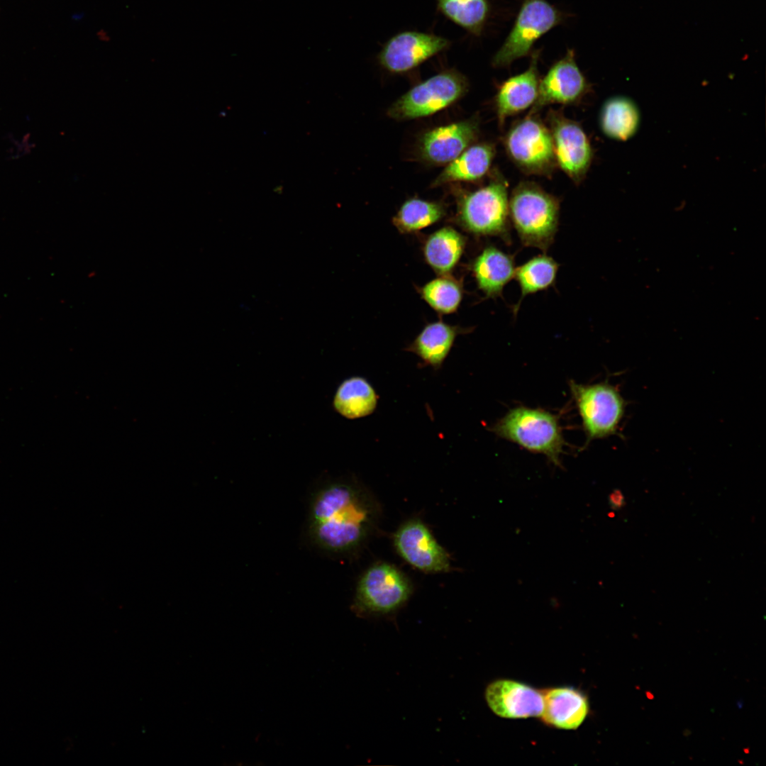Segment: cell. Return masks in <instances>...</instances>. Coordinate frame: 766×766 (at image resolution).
Here are the masks:
<instances>
[{
  "label": "cell",
  "instance_id": "1",
  "mask_svg": "<svg viewBox=\"0 0 766 766\" xmlns=\"http://www.w3.org/2000/svg\"><path fill=\"white\" fill-rule=\"evenodd\" d=\"M369 495L355 482L336 481L320 488L310 505L308 535L318 548L332 553L355 548L375 516Z\"/></svg>",
  "mask_w": 766,
  "mask_h": 766
},
{
  "label": "cell",
  "instance_id": "2",
  "mask_svg": "<svg viewBox=\"0 0 766 766\" xmlns=\"http://www.w3.org/2000/svg\"><path fill=\"white\" fill-rule=\"evenodd\" d=\"M509 219L523 245L547 252L558 228L560 201L538 184L523 181L509 199Z\"/></svg>",
  "mask_w": 766,
  "mask_h": 766
},
{
  "label": "cell",
  "instance_id": "3",
  "mask_svg": "<svg viewBox=\"0 0 766 766\" xmlns=\"http://www.w3.org/2000/svg\"><path fill=\"white\" fill-rule=\"evenodd\" d=\"M489 429L497 436L542 454L555 466L561 467L566 443L556 415L540 409L518 406L509 410Z\"/></svg>",
  "mask_w": 766,
  "mask_h": 766
},
{
  "label": "cell",
  "instance_id": "4",
  "mask_svg": "<svg viewBox=\"0 0 766 766\" xmlns=\"http://www.w3.org/2000/svg\"><path fill=\"white\" fill-rule=\"evenodd\" d=\"M457 218L474 235L498 236L510 243L508 182L504 176L496 173L487 185L464 194Z\"/></svg>",
  "mask_w": 766,
  "mask_h": 766
},
{
  "label": "cell",
  "instance_id": "5",
  "mask_svg": "<svg viewBox=\"0 0 766 766\" xmlns=\"http://www.w3.org/2000/svg\"><path fill=\"white\" fill-rule=\"evenodd\" d=\"M467 89L462 74L446 70L412 87L389 107L387 115L401 121L428 116L459 100Z\"/></svg>",
  "mask_w": 766,
  "mask_h": 766
},
{
  "label": "cell",
  "instance_id": "6",
  "mask_svg": "<svg viewBox=\"0 0 766 766\" xmlns=\"http://www.w3.org/2000/svg\"><path fill=\"white\" fill-rule=\"evenodd\" d=\"M569 387L580 416L587 443L617 433L626 402L619 391L607 382L582 384L573 380Z\"/></svg>",
  "mask_w": 766,
  "mask_h": 766
},
{
  "label": "cell",
  "instance_id": "7",
  "mask_svg": "<svg viewBox=\"0 0 766 766\" xmlns=\"http://www.w3.org/2000/svg\"><path fill=\"white\" fill-rule=\"evenodd\" d=\"M504 143L510 160L526 174L550 176L557 166L550 131L535 114L515 122Z\"/></svg>",
  "mask_w": 766,
  "mask_h": 766
},
{
  "label": "cell",
  "instance_id": "8",
  "mask_svg": "<svg viewBox=\"0 0 766 766\" xmlns=\"http://www.w3.org/2000/svg\"><path fill=\"white\" fill-rule=\"evenodd\" d=\"M563 18L562 13L547 0H523L513 28L493 57V66L506 67L529 55L535 43Z\"/></svg>",
  "mask_w": 766,
  "mask_h": 766
},
{
  "label": "cell",
  "instance_id": "9",
  "mask_svg": "<svg viewBox=\"0 0 766 766\" xmlns=\"http://www.w3.org/2000/svg\"><path fill=\"white\" fill-rule=\"evenodd\" d=\"M411 585L396 567L378 563L370 567L360 579L353 610L359 615L392 613L409 599Z\"/></svg>",
  "mask_w": 766,
  "mask_h": 766
},
{
  "label": "cell",
  "instance_id": "10",
  "mask_svg": "<svg viewBox=\"0 0 766 766\" xmlns=\"http://www.w3.org/2000/svg\"><path fill=\"white\" fill-rule=\"evenodd\" d=\"M556 165L576 184L584 179L592 162L593 150L582 127L561 111L547 115Z\"/></svg>",
  "mask_w": 766,
  "mask_h": 766
},
{
  "label": "cell",
  "instance_id": "11",
  "mask_svg": "<svg viewBox=\"0 0 766 766\" xmlns=\"http://www.w3.org/2000/svg\"><path fill=\"white\" fill-rule=\"evenodd\" d=\"M450 45V40L440 35L404 30L385 42L377 55V60L387 71L401 74L415 69Z\"/></svg>",
  "mask_w": 766,
  "mask_h": 766
},
{
  "label": "cell",
  "instance_id": "12",
  "mask_svg": "<svg viewBox=\"0 0 766 766\" xmlns=\"http://www.w3.org/2000/svg\"><path fill=\"white\" fill-rule=\"evenodd\" d=\"M589 91V84L578 67L574 50L555 62L539 82L538 96L528 114H536L544 106L579 102Z\"/></svg>",
  "mask_w": 766,
  "mask_h": 766
},
{
  "label": "cell",
  "instance_id": "13",
  "mask_svg": "<svg viewBox=\"0 0 766 766\" xmlns=\"http://www.w3.org/2000/svg\"><path fill=\"white\" fill-rule=\"evenodd\" d=\"M394 546L401 557L425 572H444L450 569V557L420 520L404 523L394 536Z\"/></svg>",
  "mask_w": 766,
  "mask_h": 766
},
{
  "label": "cell",
  "instance_id": "14",
  "mask_svg": "<svg viewBox=\"0 0 766 766\" xmlns=\"http://www.w3.org/2000/svg\"><path fill=\"white\" fill-rule=\"evenodd\" d=\"M484 696L489 709L502 718L540 717L543 712L541 690L516 680L493 681L487 687Z\"/></svg>",
  "mask_w": 766,
  "mask_h": 766
},
{
  "label": "cell",
  "instance_id": "15",
  "mask_svg": "<svg viewBox=\"0 0 766 766\" xmlns=\"http://www.w3.org/2000/svg\"><path fill=\"white\" fill-rule=\"evenodd\" d=\"M479 123L476 119L455 122L425 133L418 143V153L433 165L448 164L476 140Z\"/></svg>",
  "mask_w": 766,
  "mask_h": 766
},
{
  "label": "cell",
  "instance_id": "16",
  "mask_svg": "<svg viewBox=\"0 0 766 766\" xmlns=\"http://www.w3.org/2000/svg\"><path fill=\"white\" fill-rule=\"evenodd\" d=\"M543 709L540 719L548 726L558 729L579 728L589 712L586 694L572 687H555L541 690Z\"/></svg>",
  "mask_w": 766,
  "mask_h": 766
},
{
  "label": "cell",
  "instance_id": "17",
  "mask_svg": "<svg viewBox=\"0 0 766 766\" xmlns=\"http://www.w3.org/2000/svg\"><path fill=\"white\" fill-rule=\"evenodd\" d=\"M538 51L532 52L528 68L505 80L494 98V105L499 126L506 119L517 114L535 103L538 91Z\"/></svg>",
  "mask_w": 766,
  "mask_h": 766
},
{
  "label": "cell",
  "instance_id": "18",
  "mask_svg": "<svg viewBox=\"0 0 766 766\" xmlns=\"http://www.w3.org/2000/svg\"><path fill=\"white\" fill-rule=\"evenodd\" d=\"M471 267L478 288L487 298L501 296L516 270L514 257L493 245L484 248Z\"/></svg>",
  "mask_w": 766,
  "mask_h": 766
},
{
  "label": "cell",
  "instance_id": "19",
  "mask_svg": "<svg viewBox=\"0 0 766 766\" xmlns=\"http://www.w3.org/2000/svg\"><path fill=\"white\" fill-rule=\"evenodd\" d=\"M463 333L464 329L441 321L431 323L426 325L404 350L421 359V367L430 366L438 371L442 367L457 335Z\"/></svg>",
  "mask_w": 766,
  "mask_h": 766
},
{
  "label": "cell",
  "instance_id": "20",
  "mask_svg": "<svg viewBox=\"0 0 766 766\" xmlns=\"http://www.w3.org/2000/svg\"><path fill=\"white\" fill-rule=\"evenodd\" d=\"M495 153V147L492 143H481L470 145L448 163L433 182L432 187L481 179L489 170Z\"/></svg>",
  "mask_w": 766,
  "mask_h": 766
},
{
  "label": "cell",
  "instance_id": "21",
  "mask_svg": "<svg viewBox=\"0 0 766 766\" xmlns=\"http://www.w3.org/2000/svg\"><path fill=\"white\" fill-rule=\"evenodd\" d=\"M378 395L367 379L353 376L343 380L336 389L333 406L342 416L355 419L372 414L376 409Z\"/></svg>",
  "mask_w": 766,
  "mask_h": 766
},
{
  "label": "cell",
  "instance_id": "22",
  "mask_svg": "<svg viewBox=\"0 0 766 766\" xmlns=\"http://www.w3.org/2000/svg\"><path fill=\"white\" fill-rule=\"evenodd\" d=\"M602 133L611 139L626 140L633 136L639 125L640 114L635 104L625 96L608 99L599 113Z\"/></svg>",
  "mask_w": 766,
  "mask_h": 766
},
{
  "label": "cell",
  "instance_id": "23",
  "mask_svg": "<svg viewBox=\"0 0 766 766\" xmlns=\"http://www.w3.org/2000/svg\"><path fill=\"white\" fill-rule=\"evenodd\" d=\"M465 245V238L455 229L445 227L431 235L424 245L426 262L437 272H450L460 260Z\"/></svg>",
  "mask_w": 766,
  "mask_h": 766
},
{
  "label": "cell",
  "instance_id": "24",
  "mask_svg": "<svg viewBox=\"0 0 766 766\" xmlns=\"http://www.w3.org/2000/svg\"><path fill=\"white\" fill-rule=\"evenodd\" d=\"M558 268V263L545 253L535 256L516 267L514 278L518 284L521 297L514 306L515 313L527 295L545 290L555 284Z\"/></svg>",
  "mask_w": 766,
  "mask_h": 766
},
{
  "label": "cell",
  "instance_id": "25",
  "mask_svg": "<svg viewBox=\"0 0 766 766\" xmlns=\"http://www.w3.org/2000/svg\"><path fill=\"white\" fill-rule=\"evenodd\" d=\"M437 10L469 33L482 35L491 13L488 0H436Z\"/></svg>",
  "mask_w": 766,
  "mask_h": 766
},
{
  "label": "cell",
  "instance_id": "26",
  "mask_svg": "<svg viewBox=\"0 0 766 766\" xmlns=\"http://www.w3.org/2000/svg\"><path fill=\"white\" fill-rule=\"evenodd\" d=\"M445 214L443 206L436 202L413 198L406 200L393 218L402 233H411L438 221Z\"/></svg>",
  "mask_w": 766,
  "mask_h": 766
},
{
  "label": "cell",
  "instance_id": "27",
  "mask_svg": "<svg viewBox=\"0 0 766 766\" xmlns=\"http://www.w3.org/2000/svg\"><path fill=\"white\" fill-rule=\"evenodd\" d=\"M423 299L435 311L450 313L458 308L462 292L460 284L448 277L436 278L421 289Z\"/></svg>",
  "mask_w": 766,
  "mask_h": 766
},
{
  "label": "cell",
  "instance_id": "28",
  "mask_svg": "<svg viewBox=\"0 0 766 766\" xmlns=\"http://www.w3.org/2000/svg\"><path fill=\"white\" fill-rule=\"evenodd\" d=\"M609 504L612 510L616 511L621 509L625 505V499L622 492L618 489L614 490L609 496Z\"/></svg>",
  "mask_w": 766,
  "mask_h": 766
},
{
  "label": "cell",
  "instance_id": "29",
  "mask_svg": "<svg viewBox=\"0 0 766 766\" xmlns=\"http://www.w3.org/2000/svg\"><path fill=\"white\" fill-rule=\"evenodd\" d=\"M646 696H647V698H648L649 699H653V697H654V696H653V694H651V693H650V692H646Z\"/></svg>",
  "mask_w": 766,
  "mask_h": 766
}]
</instances>
